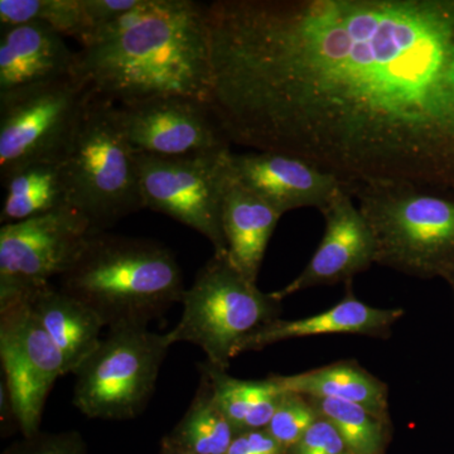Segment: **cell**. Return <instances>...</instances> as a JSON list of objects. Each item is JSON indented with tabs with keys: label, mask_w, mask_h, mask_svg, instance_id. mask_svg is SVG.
<instances>
[{
	"label": "cell",
	"mask_w": 454,
	"mask_h": 454,
	"mask_svg": "<svg viewBox=\"0 0 454 454\" xmlns=\"http://www.w3.org/2000/svg\"><path fill=\"white\" fill-rule=\"evenodd\" d=\"M210 106L231 145L356 184L454 197V0L206 4Z\"/></svg>",
	"instance_id": "1"
},
{
	"label": "cell",
	"mask_w": 454,
	"mask_h": 454,
	"mask_svg": "<svg viewBox=\"0 0 454 454\" xmlns=\"http://www.w3.org/2000/svg\"><path fill=\"white\" fill-rule=\"evenodd\" d=\"M74 77L115 106L173 95L210 103L206 4L138 0L77 51Z\"/></svg>",
	"instance_id": "2"
},
{
	"label": "cell",
	"mask_w": 454,
	"mask_h": 454,
	"mask_svg": "<svg viewBox=\"0 0 454 454\" xmlns=\"http://www.w3.org/2000/svg\"><path fill=\"white\" fill-rule=\"evenodd\" d=\"M59 288L94 310L107 330L149 328L186 292L168 247L106 231L91 235Z\"/></svg>",
	"instance_id": "3"
},
{
	"label": "cell",
	"mask_w": 454,
	"mask_h": 454,
	"mask_svg": "<svg viewBox=\"0 0 454 454\" xmlns=\"http://www.w3.org/2000/svg\"><path fill=\"white\" fill-rule=\"evenodd\" d=\"M348 188L375 239V264L419 279L452 276L454 197L411 184Z\"/></svg>",
	"instance_id": "4"
},
{
	"label": "cell",
	"mask_w": 454,
	"mask_h": 454,
	"mask_svg": "<svg viewBox=\"0 0 454 454\" xmlns=\"http://www.w3.org/2000/svg\"><path fill=\"white\" fill-rule=\"evenodd\" d=\"M115 106L92 95L62 160L70 207L94 232L145 208L137 153L116 121Z\"/></svg>",
	"instance_id": "5"
},
{
	"label": "cell",
	"mask_w": 454,
	"mask_h": 454,
	"mask_svg": "<svg viewBox=\"0 0 454 454\" xmlns=\"http://www.w3.org/2000/svg\"><path fill=\"white\" fill-rule=\"evenodd\" d=\"M181 303L170 342L199 346L210 365L226 372L241 343L282 313V301L260 291L227 256L214 255L200 269Z\"/></svg>",
	"instance_id": "6"
},
{
	"label": "cell",
	"mask_w": 454,
	"mask_h": 454,
	"mask_svg": "<svg viewBox=\"0 0 454 454\" xmlns=\"http://www.w3.org/2000/svg\"><path fill=\"white\" fill-rule=\"evenodd\" d=\"M172 346L168 333L139 327L109 330L74 372V408L91 419L138 417L153 395Z\"/></svg>",
	"instance_id": "7"
},
{
	"label": "cell",
	"mask_w": 454,
	"mask_h": 454,
	"mask_svg": "<svg viewBox=\"0 0 454 454\" xmlns=\"http://www.w3.org/2000/svg\"><path fill=\"white\" fill-rule=\"evenodd\" d=\"M91 97L73 76L0 98V177L64 160Z\"/></svg>",
	"instance_id": "8"
},
{
	"label": "cell",
	"mask_w": 454,
	"mask_h": 454,
	"mask_svg": "<svg viewBox=\"0 0 454 454\" xmlns=\"http://www.w3.org/2000/svg\"><path fill=\"white\" fill-rule=\"evenodd\" d=\"M230 153L178 158L137 153L145 208L200 232L217 256H227L221 208Z\"/></svg>",
	"instance_id": "9"
},
{
	"label": "cell",
	"mask_w": 454,
	"mask_h": 454,
	"mask_svg": "<svg viewBox=\"0 0 454 454\" xmlns=\"http://www.w3.org/2000/svg\"><path fill=\"white\" fill-rule=\"evenodd\" d=\"M0 358L14 420L27 438L35 437L53 385L67 372L26 294L0 297Z\"/></svg>",
	"instance_id": "10"
},
{
	"label": "cell",
	"mask_w": 454,
	"mask_h": 454,
	"mask_svg": "<svg viewBox=\"0 0 454 454\" xmlns=\"http://www.w3.org/2000/svg\"><path fill=\"white\" fill-rule=\"evenodd\" d=\"M95 234L65 208L0 227V297L28 294L61 278Z\"/></svg>",
	"instance_id": "11"
},
{
	"label": "cell",
	"mask_w": 454,
	"mask_h": 454,
	"mask_svg": "<svg viewBox=\"0 0 454 454\" xmlns=\"http://www.w3.org/2000/svg\"><path fill=\"white\" fill-rule=\"evenodd\" d=\"M115 118L136 153L178 158L231 151L210 103L160 97L115 106Z\"/></svg>",
	"instance_id": "12"
},
{
	"label": "cell",
	"mask_w": 454,
	"mask_h": 454,
	"mask_svg": "<svg viewBox=\"0 0 454 454\" xmlns=\"http://www.w3.org/2000/svg\"><path fill=\"white\" fill-rule=\"evenodd\" d=\"M319 212L325 219L324 238L300 276L271 293L278 301L315 286L352 282L375 264L372 229L346 184Z\"/></svg>",
	"instance_id": "13"
},
{
	"label": "cell",
	"mask_w": 454,
	"mask_h": 454,
	"mask_svg": "<svg viewBox=\"0 0 454 454\" xmlns=\"http://www.w3.org/2000/svg\"><path fill=\"white\" fill-rule=\"evenodd\" d=\"M227 172L239 184L264 200L280 215L298 208H322L343 186L333 175L279 152L230 153Z\"/></svg>",
	"instance_id": "14"
},
{
	"label": "cell",
	"mask_w": 454,
	"mask_h": 454,
	"mask_svg": "<svg viewBox=\"0 0 454 454\" xmlns=\"http://www.w3.org/2000/svg\"><path fill=\"white\" fill-rule=\"evenodd\" d=\"M76 52L41 22L2 26L0 98L74 76Z\"/></svg>",
	"instance_id": "15"
},
{
	"label": "cell",
	"mask_w": 454,
	"mask_h": 454,
	"mask_svg": "<svg viewBox=\"0 0 454 454\" xmlns=\"http://www.w3.org/2000/svg\"><path fill=\"white\" fill-rule=\"evenodd\" d=\"M348 284L345 297L336 306L325 312L306 318L277 319L260 328L241 343L239 355L283 342V340L322 336V334H357L387 340L391 336L394 325L405 315L403 309H376L358 300Z\"/></svg>",
	"instance_id": "16"
},
{
	"label": "cell",
	"mask_w": 454,
	"mask_h": 454,
	"mask_svg": "<svg viewBox=\"0 0 454 454\" xmlns=\"http://www.w3.org/2000/svg\"><path fill=\"white\" fill-rule=\"evenodd\" d=\"M221 219L227 258L247 279L258 284L269 241L282 215L227 172Z\"/></svg>",
	"instance_id": "17"
},
{
	"label": "cell",
	"mask_w": 454,
	"mask_h": 454,
	"mask_svg": "<svg viewBox=\"0 0 454 454\" xmlns=\"http://www.w3.org/2000/svg\"><path fill=\"white\" fill-rule=\"evenodd\" d=\"M26 295L35 318L61 351L66 372L74 373L100 343L106 328L100 317L52 283Z\"/></svg>",
	"instance_id": "18"
},
{
	"label": "cell",
	"mask_w": 454,
	"mask_h": 454,
	"mask_svg": "<svg viewBox=\"0 0 454 454\" xmlns=\"http://www.w3.org/2000/svg\"><path fill=\"white\" fill-rule=\"evenodd\" d=\"M274 378L286 393L354 403L390 420L389 387L356 361H337L309 372Z\"/></svg>",
	"instance_id": "19"
},
{
	"label": "cell",
	"mask_w": 454,
	"mask_h": 454,
	"mask_svg": "<svg viewBox=\"0 0 454 454\" xmlns=\"http://www.w3.org/2000/svg\"><path fill=\"white\" fill-rule=\"evenodd\" d=\"M2 225L71 208L62 160L27 164L2 178Z\"/></svg>",
	"instance_id": "20"
},
{
	"label": "cell",
	"mask_w": 454,
	"mask_h": 454,
	"mask_svg": "<svg viewBox=\"0 0 454 454\" xmlns=\"http://www.w3.org/2000/svg\"><path fill=\"white\" fill-rule=\"evenodd\" d=\"M200 370L210 380L217 404L236 432L267 428L286 395L274 376L264 380H240L207 361Z\"/></svg>",
	"instance_id": "21"
},
{
	"label": "cell",
	"mask_w": 454,
	"mask_h": 454,
	"mask_svg": "<svg viewBox=\"0 0 454 454\" xmlns=\"http://www.w3.org/2000/svg\"><path fill=\"white\" fill-rule=\"evenodd\" d=\"M236 430L217 404L211 382L201 372L199 389L173 432L172 443L191 454H226Z\"/></svg>",
	"instance_id": "22"
},
{
	"label": "cell",
	"mask_w": 454,
	"mask_h": 454,
	"mask_svg": "<svg viewBox=\"0 0 454 454\" xmlns=\"http://www.w3.org/2000/svg\"><path fill=\"white\" fill-rule=\"evenodd\" d=\"M41 22L64 37L74 38L82 49L95 31L88 0H0V25Z\"/></svg>",
	"instance_id": "23"
},
{
	"label": "cell",
	"mask_w": 454,
	"mask_h": 454,
	"mask_svg": "<svg viewBox=\"0 0 454 454\" xmlns=\"http://www.w3.org/2000/svg\"><path fill=\"white\" fill-rule=\"evenodd\" d=\"M307 399L317 414L336 427L348 454H381L389 420L354 403L319 397Z\"/></svg>",
	"instance_id": "24"
},
{
	"label": "cell",
	"mask_w": 454,
	"mask_h": 454,
	"mask_svg": "<svg viewBox=\"0 0 454 454\" xmlns=\"http://www.w3.org/2000/svg\"><path fill=\"white\" fill-rule=\"evenodd\" d=\"M318 414L306 396L286 393L265 430L282 448H291L316 422Z\"/></svg>",
	"instance_id": "25"
},
{
	"label": "cell",
	"mask_w": 454,
	"mask_h": 454,
	"mask_svg": "<svg viewBox=\"0 0 454 454\" xmlns=\"http://www.w3.org/2000/svg\"><path fill=\"white\" fill-rule=\"evenodd\" d=\"M291 450L292 454H348L339 430L321 415Z\"/></svg>",
	"instance_id": "26"
},
{
	"label": "cell",
	"mask_w": 454,
	"mask_h": 454,
	"mask_svg": "<svg viewBox=\"0 0 454 454\" xmlns=\"http://www.w3.org/2000/svg\"><path fill=\"white\" fill-rule=\"evenodd\" d=\"M282 450L267 430H245L235 435L226 454H274Z\"/></svg>",
	"instance_id": "27"
},
{
	"label": "cell",
	"mask_w": 454,
	"mask_h": 454,
	"mask_svg": "<svg viewBox=\"0 0 454 454\" xmlns=\"http://www.w3.org/2000/svg\"><path fill=\"white\" fill-rule=\"evenodd\" d=\"M76 435H64L44 442L43 446L28 454H82Z\"/></svg>",
	"instance_id": "28"
},
{
	"label": "cell",
	"mask_w": 454,
	"mask_h": 454,
	"mask_svg": "<svg viewBox=\"0 0 454 454\" xmlns=\"http://www.w3.org/2000/svg\"><path fill=\"white\" fill-rule=\"evenodd\" d=\"M446 282L448 284H450V289H452V292H453V297H454V273L452 274V276H450V278H448V279L446 280Z\"/></svg>",
	"instance_id": "29"
},
{
	"label": "cell",
	"mask_w": 454,
	"mask_h": 454,
	"mask_svg": "<svg viewBox=\"0 0 454 454\" xmlns=\"http://www.w3.org/2000/svg\"><path fill=\"white\" fill-rule=\"evenodd\" d=\"M170 454H191V453L184 452V450H179V448L176 447L175 452L170 453Z\"/></svg>",
	"instance_id": "30"
},
{
	"label": "cell",
	"mask_w": 454,
	"mask_h": 454,
	"mask_svg": "<svg viewBox=\"0 0 454 454\" xmlns=\"http://www.w3.org/2000/svg\"><path fill=\"white\" fill-rule=\"evenodd\" d=\"M274 454H280V452L279 453H274Z\"/></svg>",
	"instance_id": "31"
}]
</instances>
